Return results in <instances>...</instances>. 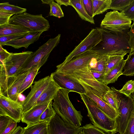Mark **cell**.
Segmentation results:
<instances>
[{"label":"cell","mask_w":134,"mask_h":134,"mask_svg":"<svg viewBox=\"0 0 134 134\" xmlns=\"http://www.w3.org/2000/svg\"><path fill=\"white\" fill-rule=\"evenodd\" d=\"M125 55H124L118 54L109 55L107 61L106 69L103 76L124 59Z\"/></svg>","instance_id":"cell-29"},{"label":"cell","mask_w":134,"mask_h":134,"mask_svg":"<svg viewBox=\"0 0 134 134\" xmlns=\"http://www.w3.org/2000/svg\"><path fill=\"white\" fill-rule=\"evenodd\" d=\"M49 134H78L82 127H77L65 122L56 113L48 123Z\"/></svg>","instance_id":"cell-14"},{"label":"cell","mask_w":134,"mask_h":134,"mask_svg":"<svg viewBox=\"0 0 134 134\" xmlns=\"http://www.w3.org/2000/svg\"><path fill=\"white\" fill-rule=\"evenodd\" d=\"M102 40L91 50L107 55H124L130 52L128 30L123 33H113L101 28Z\"/></svg>","instance_id":"cell-1"},{"label":"cell","mask_w":134,"mask_h":134,"mask_svg":"<svg viewBox=\"0 0 134 134\" xmlns=\"http://www.w3.org/2000/svg\"><path fill=\"white\" fill-rule=\"evenodd\" d=\"M70 90L60 88L52 103L56 113L65 122L77 127H81L83 116L70 101L68 94Z\"/></svg>","instance_id":"cell-3"},{"label":"cell","mask_w":134,"mask_h":134,"mask_svg":"<svg viewBox=\"0 0 134 134\" xmlns=\"http://www.w3.org/2000/svg\"><path fill=\"white\" fill-rule=\"evenodd\" d=\"M9 23L22 26L32 32L46 31L50 27L48 21L42 14L33 15L26 12L15 14L10 19Z\"/></svg>","instance_id":"cell-5"},{"label":"cell","mask_w":134,"mask_h":134,"mask_svg":"<svg viewBox=\"0 0 134 134\" xmlns=\"http://www.w3.org/2000/svg\"><path fill=\"white\" fill-rule=\"evenodd\" d=\"M131 53H132V52H131Z\"/></svg>","instance_id":"cell-54"},{"label":"cell","mask_w":134,"mask_h":134,"mask_svg":"<svg viewBox=\"0 0 134 134\" xmlns=\"http://www.w3.org/2000/svg\"><path fill=\"white\" fill-rule=\"evenodd\" d=\"M81 84L86 91L85 94L91 99L109 117L113 119H116L118 115V111L110 105L104 99L102 95L98 91L83 83Z\"/></svg>","instance_id":"cell-12"},{"label":"cell","mask_w":134,"mask_h":134,"mask_svg":"<svg viewBox=\"0 0 134 134\" xmlns=\"http://www.w3.org/2000/svg\"><path fill=\"white\" fill-rule=\"evenodd\" d=\"M132 20L126 16L123 11H113L107 12L102 21L101 28L109 30L115 34L123 33L132 26Z\"/></svg>","instance_id":"cell-6"},{"label":"cell","mask_w":134,"mask_h":134,"mask_svg":"<svg viewBox=\"0 0 134 134\" xmlns=\"http://www.w3.org/2000/svg\"><path fill=\"white\" fill-rule=\"evenodd\" d=\"M60 37L61 35L59 34L54 38L49 39L36 51L33 52L22 69L20 74L28 71L39 64H44L47 61L51 52L59 43Z\"/></svg>","instance_id":"cell-8"},{"label":"cell","mask_w":134,"mask_h":134,"mask_svg":"<svg viewBox=\"0 0 134 134\" xmlns=\"http://www.w3.org/2000/svg\"><path fill=\"white\" fill-rule=\"evenodd\" d=\"M102 40L101 28L92 29L87 36L66 57L64 61L57 66V69L62 67L74 57L85 52L91 50Z\"/></svg>","instance_id":"cell-9"},{"label":"cell","mask_w":134,"mask_h":134,"mask_svg":"<svg viewBox=\"0 0 134 134\" xmlns=\"http://www.w3.org/2000/svg\"><path fill=\"white\" fill-rule=\"evenodd\" d=\"M14 13L3 10H0V25L9 23L10 17Z\"/></svg>","instance_id":"cell-38"},{"label":"cell","mask_w":134,"mask_h":134,"mask_svg":"<svg viewBox=\"0 0 134 134\" xmlns=\"http://www.w3.org/2000/svg\"><path fill=\"white\" fill-rule=\"evenodd\" d=\"M71 6L75 10L81 19L91 23L94 24L93 18L90 16L84 7L82 0H71Z\"/></svg>","instance_id":"cell-25"},{"label":"cell","mask_w":134,"mask_h":134,"mask_svg":"<svg viewBox=\"0 0 134 134\" xmlns=\"http://www.w3.org/2000/svg\"><path fill=\"white\" fill-rule=\"evenodd\" d=\"M28 72L27 71L20 74L15 77L8 86L7 90L2 94L12 100L18 101L19 89Z\"/></svg>","instance_id":"cell-19"},{"label":"cell","mask_w":134,"mask_h":134,"mask_svg":"<svg viewBox=\"0 0 134 134\" xmlns=\"http://www.w3.org/2000/svg\"><path fill=\"white\" fill-rule=\"evenodd\" d=\"M97 52L93 50L85 52L74 57L55 71L65 72L79 69L88 65Z\"/></svg>","instance_id":"cell-13"},{"label":"cell","mask_w":134,"mask_h":134,"mask_svg":"<svg viewBox=\"0 0 134 134\" xmlns=\"http://www.w3.org/2000/svg\"><path fill=\"white\" fill-rule=\"evenodd\" d=\"M118 111V115L116 119L117 132L119 134H123L134 113V101L131 96H122Z\"/></svg>","instance_id":"cell-10"},{"label":"cell","mask_w":134,"mask_h":134,"mask_svg":"<svg viewBox=\"0 0 134 134\" xmlns=\"http://www.w3.org/2000/svg\"><path fill=\"white\" fill-rule=\"evenodd\" d=\"M8 116L2 107H0V116Z\"/></svg>","instance_id":"cell-49"},{"label":"cell","mask_w":134,"mask_h":134,"mask_svg":"<svg viewBox=\"0 0 134 134\" xmlns=\"http://www.w3.org/2000/svg\"><path fill=\"white\" fill-rule=\"evenodd\" d=\"M60 88L52 79L38 99L35 105L52 101Z\"/></svg>","instance_id":"cell-20"},{"label":"cell","mask_w":134,"mask_h":134,"mask_svg":"<svg viewBox=\"0 0 134 134\" xmlns=\"http://www.w3.org/2000/svg\"><path fill=\"white\" fill-rule=\"evenodd\" d=\"M39 134H49L48 126L44 129Z\"/></svg>","instance_id":"cell-50"},{"label":"cell","mask_w":134,"mask_h":134,"mask_svg":"<svg viewBox=\"0 0 134 134\" xmlns=\"http://www.w3.org/2000/svg\"><path fill=\"white\" fill-rule=\"evenodd\" d=\"M0 10H3L12 12L15 14H18L25 12L27 9L17 6L12 5L8 2L0 3Z\"/></svg>","instance_id":"cell-32"},{"label":"cell","mask_w":134,"mask_h":134,"mask_svg":"<svg viewBox=\"0 0 134 134\" xmlns=\"http://www.w3.org/2000/svg\"><path fill=\"white\" fill-rule=\"evenodd\" d=\"M55 82L61 88L85 94L86 91L82 85L71 79L65 73L56 71L50 75Z\"/></svg>","instance_id":"cell-15"},{"label":"cell","mask_w":134,"mask_h":134,"mask_svg":"<svg viewBox=\"0 0 134 134\" xmlns=\"http://www.w3.org/2000/svg\"><path fill=\"white\" fill-rule=\"evenodd\" d=\"M131 96L134 101V93H132Z\"/></svg>","instance_id":"cell-52"},{"label":"cell","mask_w":134,"mask_h":134,"mask_svg":"<svg viewBox=\"0 0 134 134\" xmlns=\"http://www.w3.org/2000/svg\"><path fill=\"white\" fill-rule=\"evenodd\" d=\"M63 73L73 80L90 87L101 94L103 97L110 88L94 77L92 74L89 64L79 69Z\"/></svg>","instance_id":"cell-7"},{"label":"cell","mask_w":134,"mask_h":134,"mask_svg":"<svg viewBox=\"0 0 134 134\" xmlns=\"http://www.w3.org/2000/svg\"><path fill=\"white\" fill-rule=\"evenodd\" d=\"M52 101H51L46 109L41 115L40 119V122L45 121L49 123L52 118L56 114L52 106Z\"/></svg>","instance_id":"cell-33"},{"label":"cell","mask_w":134,"mask_h":134,"mask_svg":"<svg viewBox=\"0 0 134 134\" xmlns=\"http://www.w3.org/2000/svg\"><path fill=\"white\" fill-rule=\"evenodd\" d=\"M29 33L15 34L0 36V44L10 41L21 38Z\"/></svg>","instance_id":"cell-37"},{"label":"cell","mask_w":134,"mask_h":134,"mask_svg":"<svg viewBox=\"0 0 134 134\" xmlns=\"http://www.w3.org/2000/svg\"><path fill=\"white\" fill-rule=\"evenodd\" d=\"M52 80L51 76H48L34 82L31 91L25 98L20 102L23 112L26 111L35 105L41 94Z\"/></svg>","instance_id":"cell-11"},{"label":"cell","mask_w":134,"mask_h":134,"mask_svg":"<svg viewBox=\"0 0 134 134\" xmlns=\"http://www.w3.org/2000/svg\"><path fill=\"white\" fill-rule=\"evenodd\" d=\"M91 70L92 74L94 77L98 81L103 76L104 74L96 71Z\"/></svg>","instance_id":"cell-46"},{"label":"cell","mask_w":134,"mask_h":134,"mask_svg":"<svg viewBox=\"0 0 134 134\" xmlns=\"http://www.w3.org/2000/svg\"><path fill=\"white\" fill-rule=\"evenodd\" d=\"M33 52L27 51L19 53H11L10 56L0 64V92L2 93L21 70Z\"/></svg>","instance_id":"cell-2"},{"label":"cell","mask_w":134,"mask_h":134,"mask_svg":"<svg viewBox=\"0 0 134 134\" xmlns=\"http://www.w3.org/2000/svg\"><path fill=\"white\" fill-rule=\"evenodd\" d=\"M13 120L8 116H0V134L2 133Z\"/></svg>","instance_id":"cell-40"},{"label":"cell","mask_w":134,"mask_h":134,"mask_svg":"<svg viewBox=\"0 0 134 134\" xmlns=\"http://www.w3.org/2000/svg\"><path fill=\"white\" fill-rule=\"evenodd\" d=\"M126 60L122 75L133 76L134 75V52L130 53Z\"/></svg>","instance_id":"cell-28"},{"label":"cell","mask_w":134,"mask_h":134,"mask_svg":"<svg viewBox=\"0 0 134 134\" xmlns=\"http://www.w3.org/2000/svg\"><path fill=\"white\" fill-rule=\"evenodd\" d=\"M109 55L97 53L96 57L97 64L96 68L91 70L100 72L104 74L107 66V60Z\"/></svg>","instance_id":"cell-30"},{"label":"cell","mask_w":134,"mask_h":134,"mask_svg":"<svg viewBox=\"0 0 134 134\" xmlns=\"http://www.w3.org/2000/svg\"><path fill=\"white\" fill-rule=\"evenodd\" d=\"M78 134H85L84 132L82 131H81Z\"/></svg>","instance_id":"cell-53"},{"label":"cell","mask_w":134,"mask_h":134,"mask_svg":"<svg viewBox=\"0 0 134 134\" xmlns=\"http://www.w3.org/2000/svg\"><path fill=\"white\" fill-rule=\"evenodd\" d=\"M82 131L85 134H109L91 123L83 126Z\"/></svg>","instance_id":"cell-35"},{"label":"cell","mask_w":134,"mask_h":134,"mask_svg":"<svg viewBox=\"0 0 134 134\" xmlns=\"http://www.w3.org/2000/svg\"><path fill=\"white\" fill-rule=\"evenodd\" d=\"M126 61V59H123L108 73L98 81L107 85L109 84L114 83L117 81L118 77L122 75V70Z\"/></svg>","instance_id":"cell-21"},{"label":"cell","mask_w":134,"mask_h":134,"mask_svg":"<svg viewBox=\"0 0 134 134\" xmlns=\"http://www.w3.org/2000/svg\"><path fill=\"white\" fill-rule=\"evenodd\" d=\"M131 0H111V2L109 9L113 11L122 12L128 6Z\"/></svg>","instance_id":"cell-31"},{"label":"cell","mask_w":134,"mask_h":134,"mask_svg":"<svg viewBox=\"0 0 134 134\" xmlns=\"http://www.w3.org/2000/svg\"><path fill=\"white\" fill-rule=\"evenodd\" d=\"M50 9L49 15L58 18L64 16V14L61 7L60 5L52 0L49 4Z\"/></svg>","instance_id":"cell-34"},{"label":"cell","mask_w":134,"mask_h":134,"mask_svg":"<svg viewBox=\"0 0 134 134\" xmlns=\"http://www.w3.org/2000/svg\"><path fill=\"white\" fill-rule=\"evenodd\" d=\"M11 53L5 49L3 51L0 52V64L2 63L10 55Z\"/></svg>","instance_id":"cell-45"},{"label":"cell","mask_w":134,"mask_h":134,"mask_svg":"<svg viewBox=\"0 0 134 134\" xmlns=\"http://www.w3.org/2000/svg\"><path fill=\"white\" fill-rule=\"evenodd\" d=\"M119 91L120 93L126 97L130 96L131 94L134 93V80H131L127 81Z\"/></svg>","instance_id":"cell-36"},{"label":"cell","mask_w":134,"mask_h":134,"mask_svg":"<svg viewBox=\"0 0 134 134\" xmlns=\"http://www.w3.org/2000/svg\"><path fill=\"white\" fill-rule=\"evenodd\" d=\"M50 102L36 105L29 110L23 112L21 122L26 124L27 125L40 122V119L41 115L47 107Z\"/></svg>","instance_id":"cell-17"},{"label":"cell","mask_w":134,"mask_h":134,"mask_svg":"<svg viewBox=\"0 0 134 134\" xmlns=\"http://www.w3.org/2000/svg\"><path fill=\"white\" fill-rule=\"evenodd\" d=\"M85 8L88 14L93 17V7L92 0H82Z\"/></svg>","instance_id":"cell-42"},{"label":"cell","mask_w":134,"mask_h":134,"mask_svg":"<svg viewBox=\"0 0 134 134\" xmlns=\"http://www.w3.org/2000/svg\"><path fill=\"white\" fill-rule=\"evenodd\" d=\"M30 32L28 29L18 25L8 23L0 25V36Z\"/></svg>","instance_id":"cell-24"},{"label":"cell","mask_w":134,"mask_h":134,"mask_svg":"<svg viewBox=\"0 0 134 134\" xmlns=\"http://www.w3.org/2000/svg\"><path fill=\"white\" fill-rule=\"evenodd\" d=\"M52 1V0H41L42 3L49 4Z\"/></svg>","instance_id":"cell-51"},{"label":"cell","mask_w":134,"mask_h":134,"mask_svg":"<svg viewBox=\"0 0 134 134\" xmlns=\"http://www.w3.org/2000/svg\"><path fill=\"white\" fill-rule=\"evenodd\" d=\"M43 32H30L21 38L10 41L0 45L10 46L17 49L23 47L27 48L30 45L38 40Z\"/></svg>","instance_id":"cell-18"},{"label":"cell","mask_w":134,"mask_h":134,"mask_svg":"<svg viewBox=\"0 0 134 134\" xmlns=\"http://www.w3.org/2000/svg\"><path fill=\"white\" fill-rule=\"evenodd\" d=\"M23 128L20 126H18L12 134H22Z\"/></svg>","instance_id":"cell-48"},{"label":"cell","mask_w":134,"mask_h":134,"mask_svg":"<svg viewBox=\"0 0 134 134\" xmlns=\"http://www.w3.org/2000/svg\"><path fill=\"white\" fill-rule=\"evenodd\" d=\"M123 134H134V113L131 116Z\"/></svg>","instance_id":"cell-43"},{"label":"cell","mask_w":134,"mask_h":134,"mask_svg":"<svg viewBox=\"0 0 134 134\" xmlns=\"http://www.w3.org/2000/svg\"><path fill=\"white\" fill-rule=\"evenodd\" d=\"M93 7V17L102 14L109 9L111 0H92Z\"/></svg>","instance_id":"cell-26"},{"label":"cell","mask_w":134,"mask_h":134,"mask_svg":"<svg viewBox=\"0 0 134 134\" xmlns=\"http://www.w3.org/2000/svg\"><path fill=\"white\" fill-rule=\"evenodd\" d=\"M17 122L13 120L9 124L4 131L0 134H12L17 127Z\"/></svg>","instance_id":"cell-44"},{"label":"cell","mask_w":134,"mask_h":134,"mask_svg":"<svg viewBox=\"0 0 134 134\" xmlns=\"http://www.w3.org/2000/svg\"><path fill=\"white\" fill-rule=\"evenodd\" d=\"M48 123L41 121L23 128L22 134H39L44 129L48 127Z\"/></svg>","instance_id":"cell-27"},{"label":"cell","mask_w":134,"mask_h":134,"mask_svg":"<svg viewBox=\"0 0 134 134\" xmlns=\"http://www.w3.org/2000/svg\"><path fill=\"white\" fill-rule=\"evenodd\" d=\"M133 21L130 29L128 31L129 38V43L131 48L130 53L134 52V20Z\"/></svg>","instance_id":"cell-41"},{"label":"cell","mask_w":134,"mask_h":134,"mask_svg":"<svg viewBox=\"0 0 134 134\" xmlns=\"http://www.w3.org/2000/svg\"><path fill=\"white\" fill-rule=\"evenodd\" d=\"M125 15L132 21L134 20V0H131L129 5L123 11Z\"/></svg>","instance_id":"cell-39"},{"label":"cell","mask_w":134,"mask_h":134,"mask_svg":"<svg viewBox=\"0 0 134 134\" xmlns=\"http://www.w3.org/2000/svg\"><path fill=\"white\" fill-rule=\"evenodd\" d=\"M121 94L119 92V90L112 87L105 93L103 97L110 105L118 111L119 105L122 96Z\"/></svg>","instance_id":"cell-23"},{"label":"cell","mask_w":134,"mask_h":134,"mask_svg":"<svg viewBox=\"0 0 134 134\" xmlns=\"http://www.w3.org/2000/svg\"><path fill=\"white\" fill-rule=\"evenodd\" d=\"M87 109V116L93 124L109 134L117 132L116 119H111L85 94H80Z\"/></svg>","instance_id":"cell-4"},{"label":"cell","mask_w":134,"mask_h":134,"mask_svg":"<svg viewBox=\"0 0 134 134\" xmlns=\"http://www.w3.org/2000/svg\"><path fill=\"white\" fill-rule=\"evenodd\" d=\"M44 64L41 63L39 64L34 66L28 71L27 74L19 89V95L32 86L35 77L38 73V70Z\"/></svg>","instance_id":"cell-22"},{"label":"cell","mask_w":134,"mask_h":134,"mask_svg":"<svg viewBox=\"0 0 134 134\" xmlns=\"http://www.w3.org/2000/svg\"><path fill=\"white\" fill-rule=\"evenodd\" d=\"M55 1L60 5H62L66 6L71 5V0H55Z\"/></svg>","instance_id":"cell-47"},{"label":"cell","mask_w":134,"mask_h":134,"mask_svg":"<svg viewBox=\"0 0 134 134\" xmlns=\"http://www.w3.org/2000/svg\"><path fill=\"white\" fill-rule=\"evenodd\" d=\"M0 107L14 121L18 123L21 120L23 111L20 102L12 100L0 92Z\"/></svg>","instance_id":"cell-16"}]
</instances>
